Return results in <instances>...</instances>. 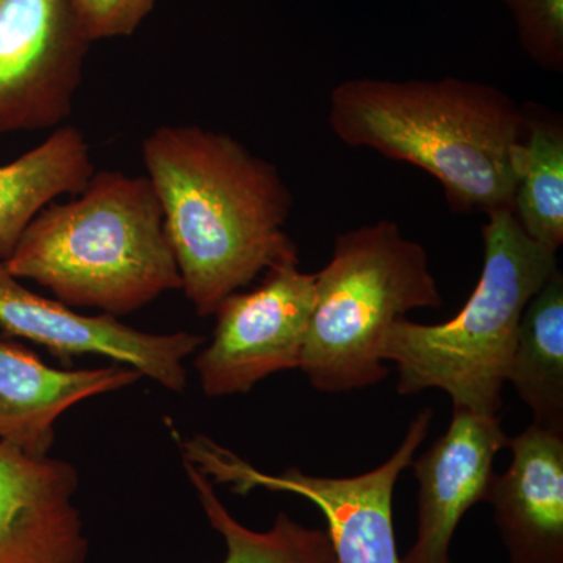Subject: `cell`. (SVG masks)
<instances>
[{
	"instance_id": "obj_1",
	"label": "cell",
	"mask_w": 563,
	"mask_h": 563,
	"mask_svg": "<svg viewBox=\"0 0 563 563\" xmlns=\"http://www.w3.org/2000/svg\"><path fill=\"white\" fill-rule=\"evenodd\" d=\"M161 202L181 290L199 317H211L258 274L299 262L285 231L292 195L272 162L228 133L163 124L141 143Z\"/></svg>"
},
{
	"instance_id": "obj_2",
	"label": "cell",
	"mask_w": 563,
	"mask_h": 563,
	"mask_svg": "<svg viewBox=\"0 0 563 563\" xmlns=\"http://www.w3.org/2000/svg\"><path fill=\"white\" fill-rule=\"evenodd\" d=\"M328 122L347 146L428 173L454 213L512 210L514 152L526 113L498 87L457 77H358L333 88Z\"/></svg>"
},
{
	"instance_id": "obj_3",
	"label": "cell",
	"mask_w": 563,
	"mask_h": 563,
	"mask_svg": "<svg viewBox=\"0 0 563 563\" xmlns=\"http://www.w3.org/2000/svg\"><path fill=\"white\" fill-rule=\"evenodd\" d=\"M3 265L65 306L111 317L181 290L154 187L122 172H96L79 195L44 207Z\"/></svg>"
},
{
	"instance_id": "obj_4",
	"label": "cell",
	"mask_w": 563,
	"mask_h": 563,
	"mask_svg": "<svg viewBox=\"0 0 563 563\" xmlns=\"http://www.w3.org/2000/svg\"><path fill=\"white\" fill-rule=\"evenodd\" d=\"M484 265L461 312L442 324L399 318L380 344L398 368V393L439 388L454 409L498 417L526 306L558 272V252L526 235L512 210L487 214Z\"/></svg>"
},
{
	"instance_id": "obj_5",
	"label": "cell",
	"mask_w": 563,
	"mask_h": 563,
	"mask_svg": "<svg viewBox=\"0 0 563 563\" xmlns=\"http://www.w3.org/2000/svg\"><path fill=\"white\" fill-rule=\"evenodd\" d=\"M314 307L301 365L314 390L344 393L383 383L385 332L415 309L443 306L428 252L395 221L340 233L314 274Z\"/></svg>"
},
{
	"instance_id": "obj_6",
	"label": "cell",
	"mask_w": 563,
	"mask_h": 563,
	"mask_svg": "<svg viewBox=\"0 0 563 563\" xmlns=\"http://www.w3.org/2000/svg\"><path fill=\"white\" fill-rule=\"evenodd\" d=\"M432 409H422L391 457L372 472L351 477H324L299 468L263 473L250 462L207 437L181 443L185 462L232 490L246 495L255 488L292 493L313 503L328 521V536L339 563H402L393 526V495L404 470L428 437Z\"/></svg>"
},
{
	"instance_id": "obj_7",
	"label": "cell",
	"mask_w": 563,
	"mask_h": 563,
	"mask_svg": "<svg viewBox=\"0 0 563 563\" xmlns=\"http://www.w3.org/2000/svg\"><path fill=\"white\" fill-rule=\"evenodd\" d=\"M91 44L68 0H0V133L60 128Z\"/></svg>"
},
{
	"instance_id": "obj_8",
	"label": "cell",
	"mask_w": 563,
	"mask_h": 563,
	"mask_svg": "<svg viewBox=\"0 0 563 563\" xmlns=\"http://www.w3.org/2000/svg\"><path fill=\"white\" fill-rule=\"evenodd\" d=\"M314 282L299 262H285L269 268L254 290L232 292L220 303L213 340L195 362L207 396L247 393L274 373L299 368Z\"/></svg>"
},
{
	"instance_id": "obj_9",
	"label": "cell",
	"mask_w": 563,
	"mask_h": 563,
	"mask_svg": "<svg viewBox=\"0 0 563 563\" xmlns=\"http://www.w3.org/2000/svg\"><path fill=\"white\" fill-rule=\"evenodd\" d=\"M0 331L13 339L31 340L58 361L70 363L85 354L103 355L124 363L168 390L187 385L184 361L202 346L203 336L177 332L154 335L129 328L111 314L88 317L70 307L36 295L11 276L0 262Z\"/></svg>"
},
{
	"instance_id": "obj_10",
	"label": "cell",
	"mask_w": 563,
	"mask_h": 563,
	"mask_svg": "<svg viewBox=\"0 0 563 563\" xmlns=\"http://www.w3.org/2000/svg\"><path fill=\"white\" fill-rule=\"evenodd\" d=\"M507 443L498 417L454 409L446 433L412 462L417 539L402 563H451L455 529L474 504L485 501L495 476L493 463Z\"/></svg>"
},
{
	"instance_id": "obj_11",
	"label": "cell",
	"mask_w": 563,
	"mask_h": 563,
	"mask_svg": "<svg viewBox=\"0 0 563 563\" xmlns=\"http://www.w3.org/2000/svg\"><path fill=\"white\" fill-rule=\"evenodd\" d=\"M68 462L0 443V563H85L88 540Z\"/></svg>"
},
{
	"instance_id": "obj_12",
	"label": "cell",
	"mask_w": 563,
	"mask_h": 563,
	"mask_svg": "<svg viewBox=\"0 0 563 563\" xmlns=\"http://www.w3.org/2000/svg\"><path fill=\"white\" fill-rule=\"evenodd\" d=\"M507 446L512 462L485 503L509 563H563V432L531 424Z\"/></svg>"
},
{
	"instance_id": "obj_13",
	"label": "cell",
	"mask_w": 563,
	"mask_h": 563,
	"mask_svg": "<svg viewBox=\"0 0 563 563\" xmlns=\"http://www.w3.org/2000/svg\"><path fill=\"white\" fill-rule=\"evenodd\" d=\"M131 366L57 369L35 352L0 336V443L32 457H46L55 421L74 404L139 383Z\"/></svg>"
},
{
	"instance_id": "obj_14",
	"label": "cell",
	"mask_w": 563,
	"mask_h": 563,
	"mask_svg": "<svg viewBox=\"0 0 563 563\" xmlns=\"http://www.w3.org/2000/svg\"><path fill=\"white\" fill-rule=\"evenodd\" d=\"M95 173L87 139L66 124L16 161L0 165V262L9 261L44 207L79 195Z\"/></svg>"
},
{
	"instance_id": "obj_15",
	"label": "cell",
	"mask_w": 563,
	"mask_h": 563,
	"mask_svg": "<svg viewBox=\"0 0 563 563\" xmlns=\"http://www.w3.org/2000/svg\"><path fill=\"white\" fill-rule=\"evenodd\" d=\"M507 383L532 424L563 432V274L558 269L526 306Z\"/></svg>"
},
{
	"instance_id": "obj_16",
	"label": "cell",
	"mask_w": 563,
	"mask_h": 563,
	"mask_svg": "<svg viewBox=\"0 0 563 563\" xmlns=\"http://www.w3.org/2000/svg\"><path fill=\"white\" fill-rule=\"evenodd\" d=\"M525 113V135L514 152L512 213L529 239L558 252L563 243V124L531 103Z\"/></svg>"
},
{
	"instance_id": "obj_17",
	"label": "cell",
	"mask_w": 563,
	"mask_h": 563,
	"mask_svg": "<svg viewBox=\"0 0 563 563\" xmlns=\"http://www.w3.org/2000/svg\"><path fill=\"white\" fill-rule=\"evenodd\" d=\"M184 466L211 528L224 539L228 554L222 563H339L328 532L307 528L287 512L277 514L268 531H252L225 509L206 474L191 463Z\"/></svg>"
},
{
	"instance_id": "obj_18",
	"label": "cell",
	"mask_w": 563,
	"mask_h": 563,
	"mask_svg": "<svg viewBox=\"0 0 563 563\" xmlns=\"http://www.w3.org/2000/svg\"><path fill=\"white\" fill-rule=\"evenodd\" d=\"M512 13L521 47L537 66L563 70V0H503Z\"/></svg>"
},
{
	"instance_id": "obj_19",
	"label": "cell",
	"mask_w": 563,
	"mask_h": 563,
	"mask_svg": "<svg viewBox=\"0 0 563 563\" xmlns=\"http://www.w3.org/2000/svg\"><path fill=\"white\" fill-rule=\"evenodd\" d=\"M91 43L128 38L139 31L158 0H68Z\"/></svg>"
}]
</instances>
